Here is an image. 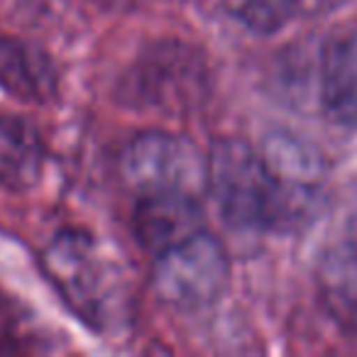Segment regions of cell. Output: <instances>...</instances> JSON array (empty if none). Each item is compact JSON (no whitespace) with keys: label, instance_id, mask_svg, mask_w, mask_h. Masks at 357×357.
I'll return each instance as SVG.
<instances>
[{"label":"cell","instance_id":"obj_1","mask_svg":"<svg viewBox=\"0 0 357 357\" xmlns=\"http://www.w3.org/2000/svg\"><path fill=\"white\" fill-rule=\"evenodd\" d=\"M206 189L240 230H287V208L262 152L245 139H218L206 157Z\"/></svg>","mask_w":357,"mask_h":357},{"label":"cell","instance_id":"obj_2","mask_svg":"<svg viewBox=\"0 0 357 357\" xmlns=\"http://www.w3.org/2000/svg\"><path fill=\"white\" fill-rule=\"evenodd\" d=\"M211 91L206 56L189 42L147 45L118 84L123 105L144 113L186 115L201 108Z\"/></svg>","mask_w":357,"mask_h":357},{"label":"cell","instance_id":"obj_3","mask_svg":"<svg viewBox=\"0 0 357 357\" xmlns=\"http://www.w3.org/2000/svg\"><path fill=\"white\" fill-rule=\"evenodd\" d=\"M45 269L64 301L93 326H105L120 296L118 274L84 233L64 230L45 250Z\"/></svg>","mask_w":357,"mask_h":357},{"label":"cell","instance_id":"obj_4","mask_svg":"<svg viewBox=\"0 0 357 357\" xmlns=\"http://www.w3.org/2000/svg\"><path fill=\"white\" fill-rule=\"evenodd\" d=\"M123 176L139 196L191 194L206 189V157L191 139L167 130H147L123 152Z\"/></svg>","mask_w":357,"mask_h":357},{"label":"cell","instance_id":"obj_5","mask_svg":"<svg viewBox=\"0 0 357 357\" xmlns=\"http://www.w3.org/2000/svg\"><path fill=\"white\" fill-rule=\"evenodd\" d=\"M230 262L223 245L204 233L157 255L152 287L164 303L174 308H204L225 291Z\"/></svg>","mask_w":357,"mask_h":357},{"label":"cell","instance_id":"obj_6","mask_svg":"<svg viewBox=\"0 0 357 357\" xmlns=\"http://www.w3.org/2000/svg\"><path fill=\"white\" fill-rule=\"evenodd\" d=\"M277 178L287 206V225L298 228L311 220L321 206L323 162L321 154L303 139L287 132H277L259 149Z\"/></svg>","mask_w":357,"mask_h":357},{"label":"cell","instance_id":"obj_7","mask_svg":"<svg viewBox=\"0 0 357 357\" xmlns=\"http://www.w3.org/2000/svg\"><path fill=\"white\" fill-rule=\"evenodd\" d=\"M135 233L142 248L162 255L204 233V208L191 194H147L135 211Z\"/></svg>","mask_w":357,"mask_h":357},{"label":"cell","instance_id":"obj_8","mask_svg":"<svg viewBox=\"0 0 357 357\" xmlns=\"http://www.w3.org/2000/svg\"><path fill=\"white\" fill-rule=\"evenodd\" d=\"M0 89L25 103H50L59 91V74L42 47L0 37Z\"/></svg>","mask_w":357,"mask_h":357},{"label":"cell","instance_id":"obj_9","mask_svg":"<svg viewBox=\"0 0 357 357\" xmlns=\"http://www.w3.org/2000/svg\"><path fill=\"white\" fill-rule=\"evenodd\" d=\"M321 96L333 118L357 128V22L335 32L323 50Z\"/></svg>","mask_w":357,"mask_h":357},{"label":"cell","instance_id":"obj_10","mask_svg":"<svg viewBox=\"0 0 357 357\" xmlns=\"http://www.w3.org/2000/svg\"><path fill=\"white\" fill-rule=\"evenodd\" d=\"M45 167V142L30 120L0 115V186L25 191L35 186Z\"/></svg>","mask_w":357,"mask_h":357},{"label":"cell","instance_id":"obj_11","mask_svg":"<svg viewBox=\"0 0 357 357\" xmlns=\"http://www.w3.org/2000/svg\"><path fill=\"white\" fill-rule=\"evenodd\" d=\"M318 294L333 321L357 337V250L350 243L323 255L318 264Z\"/></svg>","mask_w":357,"mask_h":357},{"label":"cell","instance_id":"obj_12","mask_svg":"<svg viewBox=\"0 0 357 357\" xmlns=\"http://www.w3.org/2000/svg\"><path fill=\"white\" fill-rule=\"evenodd\" d=\"M223 8L255 35H274L298 15V0H223Z\"/></svg>","mask_w":357,"mask_h":357},{"label":"cell","instance_id":"obj_13","mask_svg":"<svg viewBox=\"0 0 357 357\" xmlns=\"http://www.w3.org/2000/svg\"><path fill=\"white\" fill-rule=\"evenodd\" d=\"M340 3H342V0H298V13L318 15V13L333 10V8H337Z\"/></svg>","mask_w":357,"mask_h":357},{"label":"cell","instance_id":"obj_14","mask_svg":"<svg viewBox=\"0 0 357 357\" xmlns=\"http://www.w3.org/2000/svg\"><path fill=\"white\" fill-rule=\"evenodd\" d=\"M345 243H350L352 248L357 250V215H355V218H352V223H350V235H347Z\"/></svg>","mask_w":357,"mask_h":357}]
</instances>
